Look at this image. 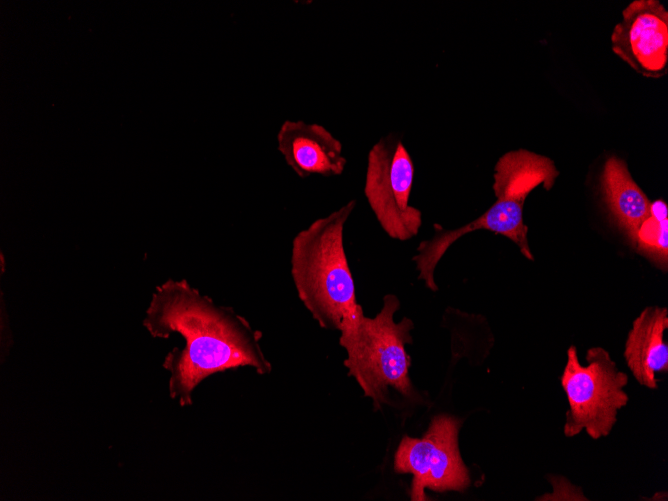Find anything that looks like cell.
<instances>
[{"label": "cell", "instance_id": "obj_1", "mask_svg": "<svg viewBox=\"0 0 668 501\" xmlns=\"http://www.w3.org/2000/svg\"><path fill=\"white\" fill-rule=\"evenodd\" d=\"M148 333L159 339L181 335L163 361L169 372L168 389L182 407L192 404L193 392L206 378L239 367L259 375L272 364L260 344L262 333L232 307L222 306L185 279H168L152 294L143 319Z\"/></svg>", "mask_w": 668, "mask_h": 501}, {"label": "cell", "instance_id": "obj_2", "mask_svg": "<svg viewBox=\"0 0 668 501\" xmlns=\"http://www.w3.org/2000/svg\"><path fill=\"white\" fill-rule=\"evenodd\" d=\"M352 199L299 231L291 244L290 272L300 301L318 325L342 331L364 314L344 248Z\"/></svg>", "mask_w": 668, "mask_h": 501}, {"label": "cell", "instance_id": "obj_3", "mask_svg": "<svg viewBox=\"0 0 668 501\" xmlns=\"http://www.w3.org/2000/svg\"><path fill=\"white\" fill-rule=\"evenodd\" d=\"M558 176L554 161L547 156L523 148L500 156L493 174L495 202L478 218L457 229L446 230L434 225V235L419 243L417 254L412 258L419 272L418 279L430 290L438 291L434 280L438 262L455 241L477 230L505 236L527 259L534 260L528 243V227L523 221L524 203L539 185L550 190Z\"/></svg>", "mask_w": 668, "mask_h": 501}, {"label": "cell", "instance_id": "obj_4", "mask_svg": "<svg viewBox=\"0 0 668 501\" xmlns=\"http://www.w3.org/2000/svg\"><path fill=\"white\" fill-rule=\"evenodd\" d=\"M400 301L394 294L383 298L381 310L374 317L360 316L340 331L339 344L346 351L344 366L364 396L371 399L375 411L393 403L398 394L410 403H421L422 397L410 377L411 359L406 351L413 344V321L403 317L395 322Z\"/></svg>", "mask_w": 668, "mask_h": 501}, {"label": "cell", "instance_id": "obj_5", "mask_svg": "<svg viewBox=\"0 0 668 501\" xmlns=\"http://www.w3.org/2000/svg\"><path fill=\"white\" fill-rule=\"evenodd\" d=\"M585 359L587 364L584 366L579 361L576 347H569L560 377L569 405L563 432L566 437H574L585 431L598 440L610 434L619 410L629 401L624 390L628 376L617 368L602 347L589 348Z\"/></svg>", "mask_w": 668, "mask_h": 501}, {"label": "cell", "instance_id": "obj_6", "mask_svg": "<svg viewBox=\"0 0 668 501\" xmlns=\"http://www.w3.org/2000/svg\"><path fill=\"white\" fill-rule=\"evenodd\" d=\"M414 175V162L399 134L389 133L370 148L364 196L381 228L395 240L417 236L422 225V212L409 204Z\"/></svg>", "mask_w": 668, "mask_h": 501}, {"label": "cell", "instance_id": "obj_7", "mask_svg": "<svg viewBox=\"0 0 668 501\" xmlns=\"http://www.w3.org/2000/svg\"><path fill=\"white\" fill-rule=\"evenodd\" d=\"M461 426V419L439 414L431 419L421 437L405 435L400 440L393 468L398 474L412 475V501L428 500L426 489L463 492L470 486V473L458 444Z\"/></svg>", "mask_w": 668, "mask_h": 501}, {"label": "cell", "instance_id": "obj_8", "mask_svg": "<svg viewBox=\"0 0 668 501\" xmlns=\"http://www.w3.org/2000/svg\"><path fill=\"white\" fill-rule=\"evenodd\" d=\"M613 52L640 75L661 78L668 70V11L658 0H635L622 11L611 35Z\"/></svg>", "mask_w": 668, "mask_h": 501}, {"label": "cell", "instance_id": "obj_9", "mask_svg": "<svg viewBox=\"0 0 668 501\" xmlns=\"http://www.w3.org/2000/svg\"><path fill=\"white\" fill-rule=\"evenodd\" d=\"M277 149L295 174L341 175L347 165L342 143L324 126L302 120H285L279 127Z\"/></svg>", "mask_w": 668, "mask_h": 501}, {"label": "cell", "instance_id": "obj_10", "mask_svg": "<svg viewBox=\"0 0 668 501\" xmlns=\"http://www.w3.org/2000/svg\"><path fill=\"white\" fill-rule=\"evenodd\" d=\"M668 310L649 306L633 321L625 342L624 358L637 382L649 389L658 388L657 374L668 371Z\"/></svg>", "mask_w": 668, "mask_h": 501}, {"label": "cell", "instance_id": "obj_11", "mask_svg": "<svg viewBox=\"0 0 668 501\" xmlns=\"http://www.w3.org/2000/svg\"><path fill=\"white\" fill-rule=\"evenodd\" d=\"M600 183L612 219L630 237L649 215L651 201L632 178L626 162L617 156L606 160Z\"/></svg>", "mask_w": 668, "mask_h": 501}, {"label": "cell", "instance_id": "obj_12", "mask_svg": "<svg viewBox=\"0 0 668 501\" xmlns=\"http://www.w3.org/2000/svg\"><path fill=\"white\" fill-rule=\"evenodd\" d=\"M668 208L664 200L651 202L649 215L629 237L638 252L652 260L659 268L667 269Z\"/></svg>", "mask_w": 668, "mask_h": 501}]
</instances>
